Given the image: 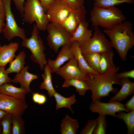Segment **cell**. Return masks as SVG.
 Listing matches in <instances>:
<instances>
[{"instance_id": "obj_6", "label": "cell", "mask_w": 134, "mask_h": 134, "mask_svg": "<svg viewBox=\"0 0 134 134\" xmlns=\"http://www.w3.org/2000/svg\"><path fill=\"white\" fill-rule=\"evenodd\" d=\"M46 30L48 34L46 38L48 45L56 53L63 45L71 44V34L61 25L49 22Z\"/></svg>"}, {"instance_id": "obj_38", "label": "cell", "mask_w": 134, "mask_h": 134, "mask_svg": "<svg viewBox=\"0 0 134 134\" xmlns=\"http://www.w3.org/2000/svg\"><path fill=\"white\" fill-rule=\"evenodd\" d=\"M116 74L117 77L120 79L123 78L134 79V70L132 69L118 73H117Z\"/></svg>"}, {"instance_id": "obj_13", "label": "cell", "mask_w": 134, "mask_h": 134, "mask_svg": "<svg viewBox=\"0 0 134 134\" xmlns=\"http://www.w3.org/2000/svg\"><path fill=\"white\" fill-rule=\"evenodd\" d=\"M86 13L84 6L72 9L61 25L72 35L80 23L85 20Z\"/></svg>"}, {"instance_id": "obj_32", "label": "cell", "mask_w": 134, "mask_h": 134, "mask_svg": "<svg viewBox=\"0 0 134 134\" xmlns=\"http://www.w3.org/2000/svg\"><path fill=\"white\" fill-rule=\"evenodd\" d=\"M97 126L94 134H105L107 126L106 115L99 114Z\"/></svg>"}, {"instance_id": "obj_18", "label": "cell", "mask_w": 134, "mask_h": 134, "mask_svg": "<svg viewBox=\"0 0 134 134\" xmlns=\"http://www.w3.org/2000/svg\"><path fill=\"white\" fill-rule=\"evenodd\" d=\"M121 87L113 96L111 97L108 102L116 101L120 102L134 93V82L131 81L129 78L120 79Z\"/></svg>"}, {"instance_id": "obj_35", "label": "cell", "mask_w": 134, "mask_h": 134, "mask_svg": "<svg viewBox=\"0 0 134 134\" xmlns=\"http://www.w3.org/2000/svg\"><path fill=\"white\" fill-rule=\"evenodd\" d=\"M72 9L78 8L84 6V0H63Z\"/></svg>"}, {"instance_id": "obj_26", "label": "cell", "mask_w": 134, "mask_h": 134, "mask_svg": "<svg viewBox=\"0 0 134 134\" xmlns=\"http://www.w3.org/2000/svg\"><path fill=\"white\" fill-rule=\"evenodd\" d=\"M26 56V53L24 51L20 52L9 63L8 67L6 69L7 72L8 74L19 72L25 66Z\"/></svg>"}, {"instance_id": "obj_9", "label": "cell", "mask_w": 134, "mask_h": 134, "mask_svg": "<svg viewBox=\"0 0 134 134\" xmlns=\"http://www.w3.org/2000/svg\"><path fill=\"white\" fill-rule=\"evenodd\" d=\"M65 80L72 79H78L88 82L92 81V76L86 74L79 69L78 62L74 57L67 63L59 68L55 72Z\"/></svg>"}, {"instance_id": "obj_24", "label": "cell", "mask_w": 134, "mask_h": 134, "mask_svg": "<svg viewBox=\"0 0 134 134\" xmlns=\"http://www.w3.org/2000/svg\"><path fill=\"white\" fill-rule=\"evenodd\" d=\"M53 96L56 101V109L57 110L63 108L69 109L72 113L74 111L72 110V105L75 103L77 101L75 95L73 94L68 97H64L56 92Z\"/></svg>"}, {"instance_id": "obj_44", "label": "cell", "mask_w": 134, "mask_h": 134, "mask_svg": "<svg viewBox=\"0 0 134 134\" xmlns=\"http://www.w3.org/2000/svg\"><path fill=\"white\" fill-rule=\"evenodd\" d=\"M2 128L0 122V134H2Z\"/></svg>"}, {"instance_id": "obj_23", "label": "cell", "mask_w": 134, "mask_h": 134, "mask_svg": "<svg viewBox=\"0 0 134 134\" xmlns=\"http://www.w3.org/2000/svg\"><path fill=\"white\" fill-rule=\"evenodd\" d=\"M70 86L74 87L76 91L81 96H84L87 91L90 89L89 83L88 82L78 79L65 80L62 86L63 88L68 87Z\"/></svg>"}, {"instance_id": "obj_29", "label": "cell", "mask_w": 134, "mask_h": 134, "mask_svg": "<svg viewBox=\"0 0 134 134\" xmlns=\"http://www.w3.org/2000/svg\"><path fill=\"white\" fill-rule=\"evenodd\" d=\"M12 134H25V123L21 116L12 115Z\"/></svg>"}, {"instance_id": "obj_45", "label": "cell", "mask_w": 134, "mask_h": 134, "mask_svg": "<svg viewBox=\"0 0 134 134\" xmlns=\"http://www.w3.org/2000/svg\"><path fill=\"white\" fill-rule=\"evenodd\" d=\"M3 4L2 0H0V6Z\"/></svg>"}, {"instance_id": "obj_27", "label": "cell", "mask_w": 134, "mask_h": 134, "mask_svg": "<svg viewBox=\"0 0 134 134\" xmlns=\"http://www.w3.org/2000/svg\"><path fill=\"white\" fill-rule=\"evenodd\" d=\"M115 118L123 120L126 125L128 134L134 133V110L126 113L120 111L117 114Z\"/></svg>"}, {"instance_id": "obj_22", "label": "cell", "mask_w": 134, "mask_h": 134, "mask_svg": "<svg viewBox=\"0 0 134 134\" xmlns=\"http://www.w3.org/2000/svg\"><path fill=\"white\" fill-rule=\"evenodd\" d=\"M79 128L77 119H73L67 114L62 121L60 132L62 134H76Z\"/></svg>"}, {"instance_id": "obj_14", "label": "cell", "mask_w": 134, "mask_h": 134, "mask_svg": "<svg viewBox=\"0 0 134 134\" xmlns=\"http://www.w3.org/2000/svg\"><path fill=\"white\" fill-rule=\"evenodd\" d=\"M62 47L55 59L47 60V64L51 68L52 73H55L65 62L74 57L71 44H65Z\"/></svg>"}, {"instance_id": "obj_28", "label": "cell", "mask_w": 134, "mask_h": 134, "mask_svg": "<svg viewBox=\"0 0 134 134\" xmlns=\"http://www.w3.org/2000/svg\"><path fill=\"white\" fill-rule=\"evenodd\" d=\"M100 54L95 53L82 54L89 67L96 72L100 74L99 66Z\"/></svg>"}, {"instance_id": "obj_33", "label": "cell", "mask_w": 134, "mask_h": 134, "mask_svg": "<svg viewBox=\"0 0 134 134\" xmlns=\"http://www.w3.org/2000/svg\"><path fill=\"white\" fill-rule=\"evenodd\" d=\"M98 120V117L89 120L85 126L81 130V134H94Z\"/></svg>"}, {"instance_id": "obj_40", "label": "cell", "mask_w": 134, "mask_h": 134, "mask_svg": "<svg viewBox=\"0 0 134 134\" xmlns=\"http://www.w3.org/2000/svg\"><path fill=\"white\" fill-rule=\"evenodd\" d=\"M46 12L54 0H38Z\"/></svg>"}, {"instance_id": "obj_7", "label": "cell", "mask_w": 134, "mask_h": 134, "mask_svg": "<svg viewBox=\"0 0 134 134\" xmlns=\"http://www.w3.org/2000/svg\"><path fill=\"white\" fill-rule=\"evenodd\" d=\"M91 38L83 45L80 47L82 54L91 53L100 54L112 50L110 41L98 27H95Z\"/></svg>"}, {"instance_id": "obj_37", "label": "cell", "mask_w": 134, "mask_h": 134, "mask_svg": "<svg viewBox=\"0 0 134 134\" xmlns=\"http://www.w3.org/2000/svg\"><path fill=\"white\" fill-rule=\"evenodd\" d=\"M22 17L24 15V6L25 0H11Z\"/></svg>"}, {"instance_id": "obj_34", "label": "cell", "mask_w": 134, "mask_h": 134, "mask_svg": "<svg viewBox=\"0 0 134 134\" xmlns=\"http://www.w3.org/2000/svg\"><path fill=\"white\" fill-rule=\"evenodd\" d=\"M5 67L0 66V86L6 83H11L12 79L9 77Z\"/></svg>"}, {"instance_id": "obj_36", "label": "cell", "mask_w": 134, "mask_h": 134, "mask_svg": "<svg viewBox=\"0 0 134 134\" xmlns=\"http://www.w3.org/2000/svg\"><path fill=\"white\" fill-rule=\"evenodd\" d=\"M5 10L3 3L0 6V34L3 32L5 26Z\"/></svg>"}, {"instance_id": "obj_39", "label": "cell", "mask_w": 134, "mask_h": 134, "mask_svg": "<svg viewBox=\"0 0 134 134\" xmlns=\"http://www.w3.org/2000/svg\"><path fill=\"white\" fill-rule=\"evenodd\" d=\"M126 109L129 112L134 110V95L124 105Z\"/></svg>"}, {"instance_id": "obj_48", "label": "cell", "mask_w": 134, "mask_h": 134, "mask_svg": "<svg viewBox=\"0 0 134 134\" xmlns=\"http://www.w3.org/2000/svg\"></svg>"}, {"instance_id": "obj_2", "label": "cell", "mask_w": 134, "mask_h": 134, "mask_svg": "<svg viewBox=\"0 0 134 134\" xmlns=\"http://www.w3.org/2000/svg\"><path fill=\"white\" fill-rule=\"evenodd\" d=\"M119 69V67H116L104 73L92 75L93 79L89 85L92 101H100L102 98L109 96L110 93L117 92V89L113 86L121 85L120 79L116 74Z\"/></svg>"}, {"instance_id": "obj_10", "label": "cell", "mask_w": 134, "mask_h": 134, "mask_svg": "<svg viewBox=\"0 0 134 134\" xmlns=\"http://www.w3.org/2000/svg\"><path fill=\"white\" fill-rule=\"evenodd\" d=\"M72 9L63 0H54L47 11V17L49 22L61 25Z\"/></svg>"}, {"instance_id": "obj_12", "label": "cell", "mask_w": 134, "mask_h": 134, "mask_svg": "<svg viewBox=\"0 0 134 134\" xmlns=\"http://www.w3.org/2000/svg\"><path fill=\"white\" fill-rule=\"evenodd\" d=\"M89 108L93 113H98L99 115H110L115 117L117 113L120 111L128 112L124 104L116 101L108 102H102L100 101H92Z\"/></svg>"}, {"instance_id": "obj_43", "label": "cell", "mask_w": 134, "mask_h": 134, "mask_svg": "<svg viewBox=\"0 0 134 134\" xmlns=\"http://www.w3.org/2000/svg\"><path fill=\"white\" fill-rule=\"evenodd\" d=\"M7 113L0 109V121L2 117Z\"/></svg>"}, {"instance_id": "obj_25", "label": "cell", "mask_w": 134, "mask_h": 134, "mask_svg": "<svg viewBox=\"0 0 134 134\" xmlns=\"http://www.w3.org/2000/svg\"><path fill=\"white\" fill-rule=\"evenodd\" d=\"M114 55L112 50L100 54L99 63L100 74L104 73L116 67L113 62Z\"/></svg>"}, {"instance_id": "obj_19", "label": "cell", "mask_w": 134, "mask_h": 134, "mask_svg": "<svg viewBox=\"0 0 134 134\" xmlns=\"http://www.w3.org/2000/svg\"><path fill=\"white\" fill-rule=\"evenodd\" d=\"M71 47L74 57L78 62V67L83 72L91 76L93 74H99L95 71L88 66L82 53L77 41H74L72 42L71 44Z\"/></svg>"}, {"instance_id": "obj_8", "label": "cell", "mask_w": 134, "mask_h": 134, "mask_svg": "<svg viewBox=\"0 0 134 134\" xmlns=\"http://www.w3.org/2000/svg\"><path fill=\"white\" fill-rule=\"evenodd\" d=\"M11 0H2L5 10L6 22L3 31L5 38L9 41L15 37L21 38L23 40L26 37L24 29L20 27L16 22L11 8Z\"/></svg>"}, {"instance_id": "obj_11", "label": "cell", "mask_w": 134, "mask_h": 134, "mask_svg": "<svg viewBox=\"0 0 134 134\" xmlns=\"http://www.w3.org/2000/svg\"><path fill=\"white\" fill-rule=\"evenodd\" d=\"M28 107L25 99L0 93V109L7 113L22 116Z\"/></svg>"}, {"instance_id": "obj_17", "label": "cell", "mask_w": 134, "mask_h": 134, "mask_svg": "<svg viewBox=\"0 0 134 134\" xmlns=\"http://www.w3.org/2000/svg\"><path fill=\"white\" fill-rule=\"evenodd\" d=\"M19 45L17 42H12L1 46L0 48V66L5 67L14 59Z\"/></svg>"}, {"instance_id": "obj_3", "label": "cell", "mask_w": 134, "mask_h": 134, "mask_svg": "<svg viewBox=\"0 0 134 134\" xmlns=\"http://www.w3.org/2000/svg\"><path fill=\"white\" fill-rule=\"evenodd\" d=\"M92 25L110 29L126 20L122 11L113 6L102 7L94 6L90 12Z\"/></svg>"}, {"instance_id": "obj_41", "label": "cell", "mask_w": 134, "mask_h": 134, "mask_svg": "<svg viewBox=\"0 0 134 134\" xmlns=\"http://www.w3.org/2000/svg\"><path fill=\"white\" fill-rule=\"evenodd\" d=\"M40 94L41 93L37 92L32 93V99L34 103L38 104Z\"/></svg>"}, {"instance_id": "obj_31", "label": "cell", "mask_w": 134, "mask_h": 134, "mask_svg": "<svg viewBox=\"0 0 134 134\" xmlns=\"http://www.w3.org/2000/svg\"><path fill=\"white\" fill-rule=\"evenodd\" d=\"M12 114L7 113L1 119L0 122L2 126V134H12Z\"/></svg>"}, {"instance_id": "obj_46", "label": "cell", "mask_w": 134, "mask_h": 134, "mask_svg": "<svg viewBox=\"0 0 134 134\" xmlns=\"http://www.w3.org/2000/svg\"><path fill=\"white\" fill-rule=\"evenodd\" d=\"M1 46V45L0 44V48Z\"/></svg>"}, {"instance_id": "obj_4", "label": "cell", "mask_w": 134, "mask_h": 134, "mask_svg": "<svg viewBox=\"0 0 134 134\" xmlns=\"http://www.w3.org/2000/svg\"><path fill=\"white\" fill-rule=\"evenodd\" d=\"M21 45L30 50L31 52V59L39 66L41 70H44L47 64L44 52L45 48L39 35V30L35 24L33 26L31 37L23 40Z\"/></svg>"}, {"instance_id": "obj_5", "label": "cell", "mask_w": 134, "mask_h": 134, "mask_svg": "<svg viewBox=\"0 0 134 134\" xmlns=\"http://www.w3.org/2000/svg\"><path fill=\"white\" fill-rule=\"evenodd\" d=\"M23 18L25 22L32 24L34 22L39 30L44 31L49 22L46 14L38 0H26L24 6Z\"/></svg>"}, {"instance_id": "obj_47", "label": "cell", "mask_w": 134, "mask_h": 134, "mask_svg": "<svg viewBox=\"0 0 134 134\" xmlns=\"http://www.w3.org/2000/svg\"></svg>"}, {"instance_id": "obj_15", "label": "cell", "mask_w": 134, "mask_h": 134, "mask_svg": "<svg viewBox=\"0 0 134 134\" xmlns=\"http://www.w3.org/2000/svg\"><path fill=\"white\" fill-rule=\"evenodd\" d=\"M29 68L27 65L24 66L19 72L17 73L12 79V82L14 84L19 83L20 87L26 90L28 93L32 92L30 87L31 82L38 78L37 75L28 71Z\"/></svg>"}, {"instance_id": "obj_42", "label": "cell", "mask_w": 134, "mask_h": 134, "mask_svg": "<svg viewBox=\"0 0 134 134\" xmlns=\"http://www.w3.org/2000/svg\"><path fill=\"white\" fill-rule=\"evenodd\" d=\"M47 100V98L46 96L44 94H41L38 104L39 105L43 104L46 102Z\"/></svg>"}, {"instance_id": "obj_30", "label": "cell", "mask_w": 134, "mask_h": 134, "mask_svg": "<svg viewBox=\"0 0 134 134\" xmlns=\"http://www.w3.org/2000/svg\"><path fill=\"white\" fill-rule=\"evenodd\" d=\"M93 5L102 7L115 6L125 3H132L134 0H93Z\"/></svg>"}, {"instance_id": "obj_20", "label": "cell", "mask_w": 134, "mask_h": 134, "mask_svg": "<svg viewBox=\"0 0 134 134\" xmlns=\"http://www.w3.org/2000/svg\"><path fill=\"white\" fill-rule=\"evenodd\" d=\"M44 70V73L41 74L43 81L39 86V88L46 90L49 97L51 98L56 92L52 83V70L47 64L45 66Z\"/></svg>"}, {"instance_id": "obj_1", "label": "cell", "mask_w": 134, "mask_h": 134, "mask_svg": "<svg viewBox=\"0 0 134 134\" xmlns=\"http://www.w3.org/2000/svg\"><path fill=\"white\" fill-rule=\"evenodd\" d=\"M133 24L126 20L112 28L104 29L103 32L108 35L112 47L117 52L121 60L125 61L129 50L134 46Z\"/></svg>"}, {"instance_id": "obj_16", "label": "cell", "mask_w": 134, "mask_h": 134, "mask_svg": "<svg viewBox=\"0 0 134 134\" xmlns=\"http://www.w3.org/2000/svg\"><path fill=\"white\" fill-rule=\"evenodd\" d=\"M89 24L86 20L81 22L71 35V43L74 41L77 42L80 47L84 45L91 37L92 31L88 28Z\"/></svg>"}, {"instance_id": "obj_21", "label": "cell", "mask_w": 134, "mask_h": 134, "mask_svg": "<svg viewBox=\"0 0 134 134\" xmlns=\"http://www.w3.org/2000/svg\"><path fill=\"white\" fill-rule=\"evenodd\" d=\"M0 93L20 99H25L27 92L21 87H17L10 83H5L0 86Z\"/></svg>"}]
</instances>
